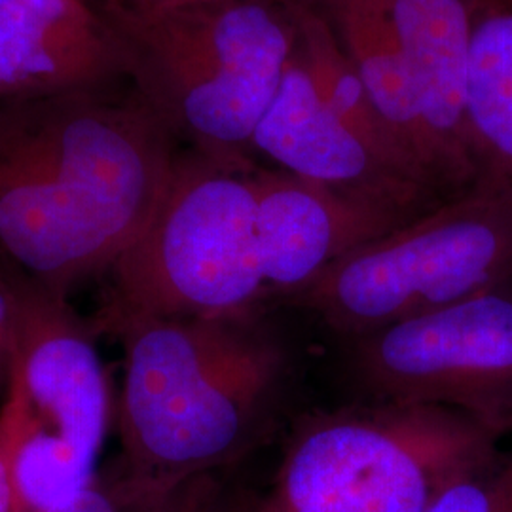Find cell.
Segmentation results:
<instances>
[{"label":"cell","mask_w":512,"mask_h":512,"mask_svg":"<svg viewBox=\"0 0 512 512\" xmlns=\"http://www.w3.org/2000/svg\"><path fill=\"white\" fill-rule=\"evenodd\" d=\"M126 50L128 80L181 147L255 158L251 143L293 52L289 0H215L143 12L97 0Z\"/></svg>","instance_id":"277c9868"},{"label":"cell","mask_w":512,"mask_h":512,"mask_svg":"<svg viewBox=\"0 0 512 512\" xmlns=\"http://www.w3.org/2000/svg\"><path fill=\"white\" fill-rule=\"evenodd\" d=\"M181 143L118 86L0 103V258L71 293L158 211Z\"/></svg>","instance_id":"6da1fadb"},{"label":"cell","mask_w":512,"mask_h":512,"mask_svg":"<svg viewBox=\"0 0 512 512\" xmlns=\"http://www.w3.org/2000/svg\"><path fill=\"white\" fill-rule=\"evenodd\" d=\"M103 2L122 4V6H128L133 10H143V12H165V10H177V8L196 6V4H205V2H215V0H103Z\"/></svg>","instance_id":"e0dca14e"},{"label":"cell","mask_w":512,"mask_h":512,"mask_svg":"<svg viewBox=\"0 0 512 512\" xmlns=\"http://www.w3.org/2000/svg\"><path fill=\"white\" fill-rule=\"evenodd\" d=\"M327 19L404 156L450 200L478 181L467 0H306Z\"/></svg>","instance_id":"52a82bcc"},{"label":"cell","mask_w":512,"mask_h":512,"mask_svg":"<svg viewBox=\"0 0 512 512\" xmlns=\"http://www.w3.org/2000/svg\"><path fill=\"white\" fill-rule=\"evenodd\" d=\"M505 461H507V473H509V482H507V492L503 497V503L499 507V512H512V448L511 450H503Z\"/></svg>","instance_id":"ac0fdd59"},{"label":"cell","mask_w":512,"mask_h":512,"mask_svg":"<svg viewBox=\"0 0 512 512\" xmlns=\"http://www.w3.org/2000/svg\"><path fill=\"white\" fill-rule=\"evenodd\" d=\"M10 270L16 294L10 382L25 427L21 480L31 511L40 512L95 475L116 406L90 319L74 311L67 294Z\"/></svg>","instance_id":"ba28073f"},{"label":"cell","mask_w":512,"mask_h":512,"mask_svg":"<svg viewBox=\"0 0 512 512\" xmlns=\"http://www.w3.org/2000/svg\"><path fill=\"white\" fill-rule=\"evenodd\" d=\"M274 310L145 317L110 330L126 353L116 416L129 476L179 486L274 439L298 382V355Z\"/></svg>","instance_id":"7a4b0ae2"},{"label":"cell","mask_w":512,"mask_h":512,"mask_svg":"<svg viewBox=\"0 0 512 512\" xmlns=\"http://www.w3.org/2000/svg\"><path fill=\"white\" fill-rule=\"evenodd\" d=\"M499 442L456 410L344 403L293 421L270 490L230 512H425Z\"/></svg>","instance_id":"5b68a950"},{"label":"cell","mask_w":512,"mask_h":512,"mask_svg":"<svg viewBox=\"0 0 512 512\" xmlns=\"http://www.w3.org/2000/svg\"><path fill=\"white\" fill-rule=\"evenodd\" d=\"M512 289V188L476 181L416 219L336 258L277 306L336 340Z\"/></svg>","instance_id":"8992f818"},{"label":"cell","mask_w":512,"mask_h":512,"mask_svg":"<svg viewBox=\"0 0 512 512\" xmlns=\"http://www.w3.org/2000/svg\"><path fill=\"white\" fill-rule=\"evenodd\" d=\"M40 512H230L215 475L179 486H158L129 476L120 465L95 475L73 494Z\"/></svg>","instance_id":"4fadbf2b"},{"label":"cell","mask_w":512,"mask_h":512,"mask_svg":"<svg viewBox=\"0 0 512 512\" xmlns=\"http://www.w3.org/2000/svg\"><path fill=\"white\" fill-rule=\"evenodd\" d=\"M256 160L408 222L442 200L397 152L336 109L291 52L251 143Z\"/></svg>","instance_id":"30bf717a"},{"label":"cell","mask_w":512,"mask_h":512,"mask_svg":"<svg viewBox=\"0 0 512 512\" xmlns=\"http://www.w3.org/2000/svg\"><path fill=\"white\" fill-rule=\"evenodd\" d=\"M467 2V120L478 181L512 188V0Z\"/></svg>","instance_id":"7c38bea8"},{"label":"cell","mask_w":512,"mask_h":512,"mask_svg":"<svg viewBox=\"0 0 512 512\" xmlns=\"http://www.w3.org/2000/svg\"><path fill=\"white\" fill-rule=\"evenodd\" d=\"M122 80L126 50L97 0H0V103Z\"/></svg>","instance_id":"8fae6325"},{"label":"cell","mask_w":512,"mask_h":512,"mask_svg":"<svg viewBox=\"0 0 512 512\" xmlns=\"http://www.w3.org/2000/svg\"><path fill=\"white\" fill-rule=\"evenodd\" d=\"M16 329V294L10 266L0 258V397L4 399L12 374Z\"/></svg>","instance_id":"2e32d148"},{"label":"cell","mask_w":512,"mask_h":512,"mask_svg":"<svg viewBox=\"0 0 512 512\" xmlns=\"http://www.w3.org/2000/svg\"><path fill=\"white\" fill-rule=\"evenodd\" d=\"M336 342L346 403L442 406L512 435V289Z\"/></svg>","instance_id":"9c48e42d"},{"label":"cell","mask_w":512,"mask_h":512,"mask_svg":"<svg viewBox=\"0 0 512 512\" xmlns=\"http://www.w3.org/2000/svg\"><path fill=\"white\" fill-rule=\"evenodd\" d=\"M308 186L274 165L183 148L145 232L110 266L95 334L131 319L274 306L294 255Z\"/></svg>","instance_id":"3957f363"},{"label":"cell","mask_w":512,"mask_h":512,"mask_svg":"<svg viewBox=\"0 0 512 512\" xmlns=\"http://www.w3.org/2000/svg\"><path fill=\"white\" fill-rule=\"evenodd\" d=\"M23 435V406L10 382L0 404V512H33L21 480Z\"/></svg>","instance_id":"5bb4252c"},{"label":"cell","mask_w":512,"mask_h":512,"mask_svg":"<svg viewBox=\"0 0 512 512\" xmlns=\"http://www.w3.org/2000/svg\"><path fill=\"white\" fill-rule=\"evenodd\" d=\"M507 482V461L499 450L486 467L446 488L425 512H499Z\"/></svg>","instance_id":"9a60e30c"}]
</instances>
